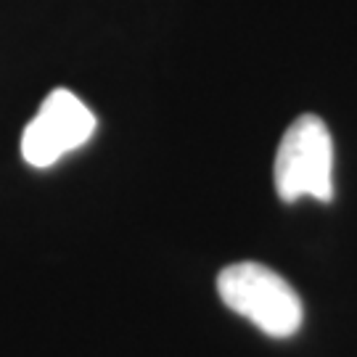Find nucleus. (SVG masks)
I'll use <instances>...</instances> for the list:
<instances>
[{
    "mask_svg": "<svg viewBox=\"0 0 357 357\" xmlns=\"http://www.w3.org/2000/svg\"><path fill=\"white\" fill-rule=\"evenodd\" d=\"M217 291L233 312L252 320L259 331L275 339L296 333L305 318L302 299L291 283L259 262L228 265L217 278Z\"/></svg>",
    "mask_w": 357,
    "mask_h": 357,
    "instance_id": "f257e3e1",
    "label": "nucleus"
},
{
    "mask_svg": "<svg viewBox=\"0 0 357 357\" xmlns=\"http://www.w3.org/2000/svg\"><path fill=\"white\" fill-rule=\"evenodd\" d=\"M275 191L283 202L315 196L331 202L333 196V141L326 122L315 114H302L281 138L275 153Z\"/></svg>",
    "mask_w": 357,
    "mask_h": 357,
    "instance_id": "f03ea898",
    "label": "nucleus"
},
{
    "mask_svg": "<svg viewBox=\"0 0 357 357\" xmlns=\"http://www.w3.org/2000/svg\"><path fill=\"white\" fill-rule=\"evenodd\" d=\"M96 114L72 90H51L22 135V153L32 167H51L64 153L90 141Z\"/></svg>",
    "mask_w": 357,
    "mask_h": 357,
    "instance_id": "7ed1b4c3",
    "label": "nucleus"
}]
</instances>
